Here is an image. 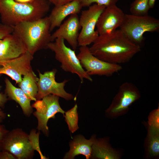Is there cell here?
<instances>
[{"label":"cell","mask_w":159,"mask_h":159,"mask_svg":"<svg viewBox=\"0 0 159 159\" xmlns=\"http://www.w3.org/2000/svg\"><path fill=\"white\" fill-rule=\"evenodd\" d=\"M13 26L7 25L0 23V39L13 32Z\"/></svg>","instance_id":"obj_27"},{"label":"cell","mask_w":159,"mask_h":159,"mask_svg":"<svg viewBox=\"0 0 159 159\" xmlns=\"http://www.w3.org/2000/svg\"><path fill=\"white\" fill-rule=\"evenodd\" d=\"M33 55L27 51L17 58L0 61V74H6L19 84L22 80L21 76L32 70L31 62Z\"/></svg>","instance_id":"obj_11"},{"label":"cell","mask_w":159,"mask_h":159,"mask_svg":"<svg viewBox=\"0 0 159 159\" xmlns=\"http://www.w3.org/2000/svg\"><path fill=\"white\" fill-rule=\"evenodd\" d=\"M59 98L55 95H49L41 100H37L32 105L36 109L33 114L37 120V129L46 136H48L49 133L47 125L49 120L55 118V115L57 113L64 115L65 113L60 105Z\"/></svg>","instance_id":"obj_8"},{"label":"cell","mask_w":159,"mask_h":159,"mask_svg":"<svg viewBox=\"0 0 159 159\" xmlns=\"http://www.w3.org/2000/svg\"><path fill=\"white\" fill-rule=\"evenodd\" d=\"M15 1L21 3H27L33 2L35 0H14Z\"/></svg>","instance_id":"obj_33"},{"label":"cell","mask_w":159,"mask_h":159,"mask_svg":"<svg viewBox=\"0 0 159 159\" xmlns=\"http://www.w3.org/2000/svg\"><path fill=\"white\" fill-rule=\"evenodd\" d=\"M38 79L32 70L24 75L21 82L19 83V87L26 95L31 100L35 101L37 100Z\"/></svg>","instance_id":"obj_19"},{"label":"cell","mask_w":159,"mask_h":159,"mask_svg":"<svg viewBox=\"0 0 159 159\" xmlns=\"http://www.w3.org/2000/svg\"><path fill=\"white\" fill-rule=\"evenodd\" d=\"M78 106L77 104L71 109L65 112V121L68 128L72 133H74L79 129L77 113Z\"/></svg>","instance_id":"obj_21"},{"label":"cell","mask_w":159,"mask_h":159,"mask_svg":"<svg viewBox=\"0 0 159 159\" xmlns=\"http://www.w3.org/2000/svg\"><path fill=\"white\" fill-rule=\"evenodd\" d=\"M16 157L10 152L4 150L0 152V159H15Z\"/></svg>","instance_id":"obj_29"},{"label":"cell","mask_w":159,"mask_h":159,"mask_svg":"<svg viewBox=\"0 0 159 159\" xmlns=\"http://www.w3.org/2000/svg\"><path fill=\"white\" fill-rule=\"evenodd\" d=\"M148 124L150 127L159 129V107L154 110L148 117Z\"/></svg>","instance_id":"obj_26"},{"label":"cell","mask_w":159,"mask_h":159,"mask_svg":"<svg viewBox=\"0 0 159 159\" xmlns=\"http://www.w3.org/2000/svg\"><path fill=\"white\" fill-rule=\"evenodd\" d=\"M5 94L9 98L14 100L20 106L23 113L29 117L33 113V109L31 105V100L20 88L14 86L6 78L5 80Z\"/></svg>","instance_id":"obj_18"},{"label":"cell","mask_w":159,"mask_h":159,"mask_svg":"<svg viewBox=\"0 0 159 159\" xmlns=\"http://www.w3.org/2000/svg\"><path fill=\"white\" fill-rule=\"evenodd\" d=\"M0 74V76H1ZM7 95L5 94H3L0 92V108H3L8 99Z\"/></svg>","instance_id":"obj_31"},{"label":"cell","mask_w":159,"mask_h":159,"mask_svg":"<svg viewBox=\"0 0 159 159\" xmlns=\"http://www.w3.org/2000/svg\"><path fill=\"white\" fill-rule=\"evenodd\" d=\"M57 72L55 69L45 72L43 74L38 71L39 77L37 82L38 90L37 100H41L49 95H55L67 100L74 99L73 96L67 92L64 89L68 80H65L61 82L56 81L55 76Z\"/></svg>","instance_id":"obj_10"},{"label":"cell","mask_w":159,"mask_h":159,"mask_svg":"<svg viewBox=\"0 0 159 159\" xmlns=\"http://www.w3.org/2000/svg\"><path fill=\"white\" fill-rule=\"evenodd\" d=\"M47 49L54 52L55 58L61 63V67L63 70L77 74L82 83L84 82V79L92 82L91 76L82 67L75 50L67 47L63 39H55L48 44Z\"/></svg>","instance_id":"obj_5"},{"label":"cell","mask_w":159,"mask_h":159,"mask_svg":"<svg viewBox=\"0 0 159 159\" xmlns=\"http://www.w3.org/2000/svg\"><path fill=\"white\" fill-rule=\"evenodd\" d=\"M156 1V0H148L150 9L153 8L154 6Z\"/></svg>","instance_id":"obj_34"},{"label":"cell","mask_w":159,"mask_h":159,"mask_svg":"<svg viewBox=\"0 0 159 159\" xmlns=\"http://www.w3.org/2000/svg\"><path fill=\"white\" fill-rule=\"evenodd\" d=\"M54 6L62 5L69 3L74 0H47Z\"/></svg>","instance_id":"obj_30"},{"label":"cell","mask_w":159,"mask_h":159,"mask_svg":"<svg viewBox=\"0 0 159 159\" xmlns=\"http://www.w3.org/2000/svg\"><path fill=\"white\" fill-rule=\"evenodd\" d=\"M119 0H80L83 7H89L93 3L103 5L106 7L116 5Z\"/></svg>","instance_id":"obj_25"},{"label":"cell","mask_w":159,"mask_h":159,"mask_svg":"<svg viewBox=\"0 0 159 159\" xmlns=\"http://www.w3.org/2000/svg\"><path fill=\"white\" fill-rule=\"evenodd\" d=\"M77 56L82 67L90 76H110L122 69L120 64L109 63L97 58L91 53L87 46H80Z\"/></svg>","instance_id":"obj_7"},{"label":"cell","mask_w":159,"mask_h":159,"mask_svg":"<svg viewBox=\"0 0 159 159\" xmlns=\"http://www.w3.org/2000/svg\"><path fill=\"white\" fill-rule=\"evenodd\" d=\"M89 49L99 59L119 64L128 62L141 50L120 29L99 35Z\"/></svg>","instance_id":"obj_1"},{"label":"cell","mask_w":159,"mask_h":159,"mask_svg":"<svg viewBox=\"0 0 159 159\" xmlns=\"http://www.w3.org/2000/svg\"><path fill=\"white\" fill-rule=\"evenodd\" d=\"M95 140L94 136H92L89 140L80 135L74 136L69 143V150L63 158L73 159L76 156L81 154L85 156L87 159H90L92 156V146Z\"/></svg>","instance_id":"obj_17"},{"label":"cell","mask_w":159,"mask_h":159,"mask_svg":"<svg viewBox=\"0 0 159 159\" xmlns=\"http://www.w3.org/2000/svg\"><path fill=\"white\" fill-rule=\"evenodd\" d=\"M118 96V100L111 110L112 112H119L126 109L140 95L137 87L131 82H126L120 86Z\"/></svg>","instance_id":"obj_16"},{"label":"cell","mask_w":159,"mask_h":159,"mask_svg":"<svg viewBox=\"0 0 159 159\" xmlns=\"http://www.w3.org/2000/svg\"><path fill=\"white\" fill-rule=\"evenodd\" d=\"M119 28L129 39L141 47L145 33L158 32L159 20L148 14L138 16L125 14Z\"/></svg>","instance_id":"obj_4"},{"label":"cell","mask_w":159,"mask_h":159,"mask_svg":"<svg viewBox=\"0 0 159 159\" xmlns=\"http://www.w3.org/2000/svg\"><path fill=\"white\" fill-rule=\"evenodd\" d=\"M150 9L148 0H135L130 5V11L131 14L143 16L148 14Z\"/></svg>","instance_id":"obj_22"},{"label":"cell","mask_w":159,"mask_h":159,"mask_svg":"<svg viewBox=\"0 0 159 159\" xmlns=\"http://www.w3.org/2000/svg\"><path fill=\"white\" fill-rule=\"evenodd\" d=\"M92 155L100 159L118 158L117 155L103 140L97 141L95 139L92 146Z\"/></svg>","instance_id":"obj_20"},{"label":"cell","mask_w":159,"mask_h":159,"mask_svg":"<svg viewBox=\"0 0 159 159\" xmlns=\"http://www.w3.org/2000/svg\"><path fill=\"white\" fill-rule=\"evenodd\" d=\"M82 8L80 0H74L62 5L54 6L48 16L50 22V32L59 27L68 16L80 13Z\"/></svg>","instance_id":"obj_15"},{"label":"cell","mask_w":159,"mask_h":159,"mask_svg":"<svg viewBox=\"0 0 159 159\" xmlns=\"http://www.w3.org/2000/svg\"><path fill=\"white\" fill-rule=\"evenodd\" d=\"M149 151L152 155L159 153V129L150 127L149 129Z\"/></svg>","instance_id":"obj_23"},{"label":"cell","mask_w":159,"mask_h":159,"mask_svg":"<svg viewBox=\"0 0 159 159\" xmlns=\"http://www.w3.org/2000/svg\"><path fill=\"white\" fill-rule=\"evenodd\" d=\"M50 4L47 0H35L27 3L14 0H0L2 23L13 27L21 22L42 18L49 11Z\"/></svg>","instance_id":"obj_2"},{"label":"cell","mask_w":159,"mask_h":159,"mask_svg":"<svg viewBox=\"0 0 159 159\" xmlns=\"http://www.w3.org/2000/svg\"><path fill=\"white\" fill-rule=\"evenodd\" d=\"M125 14L116 5L106 7L100 15L96 25L99 35L117 30L122 24Z\"/></svg>","instance_id":"obj_12"},{"label":"cell","mask_w":159,"mask_h":159,"mask_svg":"<svg viewBox=\"0 0 159 159\" xmlns=\"http://www.w3.org/2000/svg\"><path fill=\"white\" fill-rule=\"evenodd\" d=\"M6 115L5 112L0 108V123L1 122L5 119Z\"/></svg>","instance_id":"obj_32"},{"label":"cell","mask_w":159,"mask_h":159,"mask_svg":"<svg viewBox=\"0 0 159 159\" xmlns=\"http://www.w3.org/2000/svg\"><path fill=\"white\" fill-rule=\"evenodd\" d=\"M27 51L22 40L13 33L0 39V61L17 58Z\"/></svg>","instance_id":"obj_14"},{"label":"cell","mask_w":159,"mask_h":159,"mask_svg":"<svg viewBox=\"0 0 159 159\" xmlns=\"http://www.w3.org/2000/svg\"><path fill=\"white\" fill-rule=\"evenodd\" d=\"M9 131L4 125L0 124V152L2 150L3 140Z\"/></svg>","instance_id":"obj_28"},{"label":"cell","mask_w":159,"mask_h":159,"mask_svg":"<svg viewBox=\"0 0 159 159\" xmlns=\"http://www.w3.org/2000/svg\"><path fill=\"white\" fill-rule=\"evenodd\" d=\"M106 7L94 4L82 11L79 18L81 27L78 39L79 46H87L95 41L99 35L95 30L99 17Z\"/></svg>","instance_id":"obj_6"},{"label":"cell","mask_w":159,"mask_h":159,"mask_svg":"<svg viewBox=\"0 0 159 159\" xmlns=\"http://www.w3.org/2000/svg\"><path fill=\"white\" fill-rule=\"evenodd\" d=\"M40 131L37 132L35 129L32 130L29 134V138L31 146L35 151H37L39 153L41 159H48L42 154L40 149L39 144V136Z\"/></svg>","instance_id":"obj_24"},{"label":"cell","mask_w":159,"mask_h":159,"mask_svg":"<svg viewBox=\"0 0 159 159\" xmlns=\"http://www.w3.org/2000/svg\"><path fill=\"white\" fill-rule=\"evenodd\" d=\"M13 27V33L22 40L27 50L33 55L38 50L47 49L48 44L52 42L48 16L21 22Z\"/></svg>","instance_id":"obj_3"},{"label":"cell","mask_w":159,"mask_h":159,"mask_svg":"<svg viewBox=\"0 0 159 159\" xmlns=\"http://www.w3.org/2000/svg\"><path fill=\"white\" fill-rule=\"evenodd\" d=\"M81 29L78 14L71 15L51 34V42L57 38H62L67 41L73 50H75L78 46V39Z\"/></svg>","instance_id":"obj_13"},{"label":"cell","mask_w":159,"mask_h":159,"mask_svg":"<svg viewBox=\"0 0 159 159\" xmlns=\"http://www.w3.org/2000/svg\"><path fill=\"white\" fill-rule=\"evenodd\" d=\"M28 135L19 128L9 131L3 140L2 150L10 152L16 159L32 158L34 150L31 144Z\"/></svg>","instance_id":"obj_9"}]
</instances>
